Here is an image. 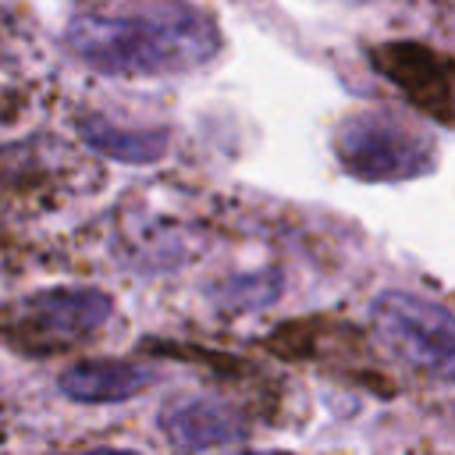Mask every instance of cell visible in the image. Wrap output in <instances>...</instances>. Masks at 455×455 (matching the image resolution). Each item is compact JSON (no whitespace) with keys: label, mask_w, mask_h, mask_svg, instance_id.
Segmentation results:
<instances>
[{"label":"cell","mask_w":455,"mask_h":455,"mask_svg":"<svg viewBox=\"0 0 455 455\" xmlns=\"http://www.w3.org/2000/svg\"><path fill=\"white\" fill-rule=\"evenodd\" d=\"M149 384H153V370L139 363H121V359H85L64 370L57 380V387L71 402H89V405L128 402Z\"/></svg>","instance_id":"6"},{"label":"cell","mask_w":455,"mask_h":455,"mask_svg":"<svg viewBox=\"0 0 455 455\" xmlns=\"http://www.w3.org/2000/svg\"><path fill=\"white\" fill-rule=\"evenodd\" d=\"M68 46L100 75L160 78L210 64L224 39L217 21L188 0H135L75 14Z\"/></svg>","instance_id":"1"},{"label":"cell","mask_w":455,"mask_h":455,"mask_svg":"<svg viewBox=\"0 0 455 455\" xmlns=\"http://www.w3.org/2000/svg\"><path fill=\"white\" fill-rule=\"evenodd\" d=\"M71 455H142L132 448H92V451H71Z\"/></svg>","instance_id":"8"},{"label":"cell","mask_w":455,"mask_h":455,"mask_svg":"<svg viewBox=\"0 0 455 455\" xmlns=\"http://www.w3.org/2000/svg\"><path fill=\"white\" fill-rule=\"evenodd\" d=\"M238 455H288V451H238Z\"/></svg>","instance_id":"9"},{"label":"cell","mask_w":455,"mask_h":455,"mask_svg":"<svg viewBox=\"0 0 455 455\" xmlns=\"http://www.w3.org/2000/svg\"><path fill=\"white\" fill-rule=\"evenodd\" d=\"M338 164L363 181H409L434 167L430 135L416 132L387 110H363L334 132Z\"/></svg>","instance_id":"2"},{"label":"cell","mask_w":455,"mask_h":455,"mask_svg":"<svg viewBox=\"0 0 455 455\" xmlns=\"http://www.w3.org/2000/svg\"><path fill=\"white\" fill-rule=\"evenodd\" d=\"M160 427H164V437L185 455L220 448L245 434L242 416L220 398H188V402L167 405L160 416Z\"/></svg>","instance_id":"5"},{"label":"cell","mask_w":455,"mask_h":455,"mask_svg":"<svg viewBox=\"0 0 455 455\" xmlns=\"http://www.w3.org/2000/svg\"><path fill=\"white\" fill-rule=\"evenodd\" d=\"M373 327L380 341L416 370H427L441 380L451 377L455 366V323L441 302L409 295V291H384L373 302Z\"/></svg>","instance_id":"3"},{"label":"cell","mask_w":455,"mask_h":455,"mask_svg":"<svg viewBox=\"0 0 455 455\" xmlns=\"http://www.w3.org/2000/svg\"><path fill=\"white\" fill-rule=\"evenodd\" d=\"M114 316V302L96 288H46L21 299L7 316V334L32 352L68 348L96 334Z\"/></svg>","instance_id":"4"},{"label":"cell","mask_w":455,"mask_h":455,"mask_svg":"<svg viewBox=\"0 0 455 455\" xmlns=\"http://www.w3.org/2000/svg\"><path fill=\"white\" fill-rule=\"evenodd\" d=\"M82 139L121 164H156L167 153V132L160 128H124L103 117H85L82 121Z\"/></svg>","instance_id":"7"}]
</instances>
